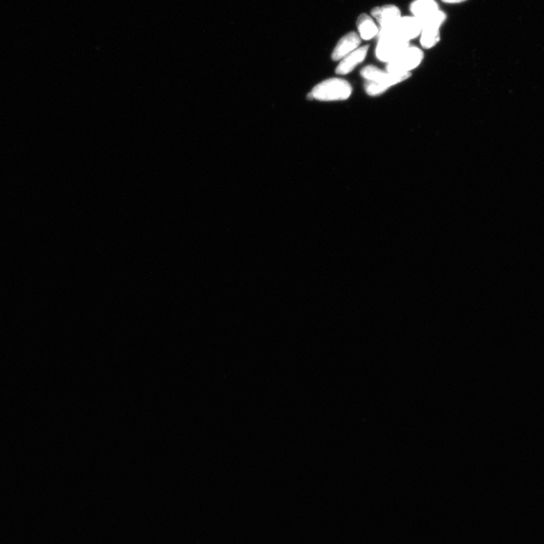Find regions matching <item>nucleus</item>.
I'll use <instances>...</instances> for the list:
<instances>
[{"instance_id": "nucleus-5", "label": "nucleus", "mask_w": 544, "mask_h": 544, "mask_svg": "<svg viewBox=\"0 0 544 544\" xmlns=\"http://www.w3.org/2000/svg\"><path fill=\"white\" fill-rule=\"evenodd\" d=\"M410 46L409 42L387 37L378 40L376 56L380 61L389 63Z\"/></svg>"}, {"instance_id": "nucleus-6", "label": "nucleus", "mask_w": 544, "mask_h": 544, "mask_svg": "<svg viewBox=\"0 0 544 544\" xmlns=\"http://www.w3.org/2000/svg\"><path fill=\"white\" fill-rule=\"evenodd\" d=\"M368 49L369 46L366 45L355 49L346 56L337 66L336 73L339 75L351 73L357 66L364 62L367 56Z\"/></svg>"}, {"instance_id": "nucleus-11", "label": "nucleus", "mask_w": 544, "mask_h": 544, "mask_svg": "<svg viewBox=\"0 0 544 544\" xmlns=\"http://www.w3.org/2000/svg\"><path fill=\"white\" fill-rule=\"evenodd\" d=\"M357 28H358L360 37L364 40H369L377 37L380 29L375 22L366 14H362L357 21Z\"/></svg>"}, {"instance_id": "nucleus-12", "label": "nucleus", "mask_w": 544, "mask_h": 544, "mask_svg": "<svg viewBox=\"0 0 544 544\" xmlns=\"http://www.w3.org/2000/svg\"><path fill=\"white\" fill-rule=\"evenodd\" d=\"M442 2L448 4H457L466 1V0H441Z\"/></svg>"}, {"instance_id": "nucleus-2", "label": "nucleus", "mask_w": 544, "mask_h": 544, "mask_svg": "<svg viewBox=\"0 0 544 544\" xmlns=\"http://www.w3.org/2000/svg\"><path fill=\"white\" fill-rule=\"evenodd\" d=\"M352 92L351 84L339 78H330L314 87L311 94L313 99L321 101H344L350 97Z\"/></svg>"}, {"instance_id": "nucleus-7", "label": "nucleus", "mask_w": 544, "mask_h": 544, "mask_svg": "<svg viewBox=\"0 0 544 544\" xmlns=\"http://www.w3.org/2000/svg\"><path fill=\"white\" fill-rule=\"evenodd\" d=\"M361 44V37L355 32L346 34L338 42L332 53L334 61L342 60L346 56L350 54Z\"/></svg>"}, {"instance_id": "nucleus-9", "label": "nucleus", "mask_w": 544, "mask_h": 544, "mask_svg": "<svg viewBox=\"0 0 544 544\" xmlns=\"http://www.w3.org/2000/svg\"><path fill=\"white\" fill-rule=\"evenodd\" d=\"M411 11L422 23L439 11V8L435 0H415L411 5Z\"/></svg>"}, {"instance_id": "nucleus-1", "label": "nucleus", "mask_w": 544, "mask_h": 544, "mask_svg": "<svg viewBox=\"0 0 544 544\" xmlns=\"http://www.w3.org/2000/svg\"><path fill=\"white\" fill-rule=\"evenodd\" d=\"M361 75L367 80L364 84L365 91L371 96H377L382 94L391 87L407 80L411 74L389 73L382 71L375 66L368 65L363 68Z\"/></svg>"}, {"instance_id": "nucleus-8", "label": "nucleus", "mask_w": 544, "mask_h": 544, "mask_svg": "<svg viewBox=\"0 0 544 544\" xmlns=\"http://www.w3.org/2000/svg\"><path fill=\"white\" fill-rule=\"evenodd\" d=\"M371 15L380 24V28L391 26L401 18V12L393 5L374 8Z\"/></svg>"}, {"instance_id": "nucleus-10", "label": "nucleus", "mask_w": 544, "mask_h": 544, "mask_svg": "<svg viewBox=\"0 0 544 544\" xmlns=\"http://www.w3.org/2000/svg\"><path fill=\"white\" fill-rule=\"evenodd\" d=\"M441 24L429 23L424 24L420 33V44L425 49L434 47L440 39L439 28Z\"/></svg>"}, {"instance_id": "nucleus-4", "label": "nucleus", "mask_w": 544, "mask_h": 544, "mask_svg": "<svg viewBox=\"0 0 544 544\" xmlns=\"http://www.w3.org/2000/svg\"><path fill=\"white\" fill-rule=\"evenodd\" d=\"M423 59L422 50L416 46H409L394 60L387 63L386 71L395 74L410 73L418 67Z\"/></svg>"}, {"instance_id": "nucleus-3", "label": "nucleus", "mask_w": 544, "mask_h": 544, "mask_svg": "<svg viewBox=\"0 0 544 544\" xmlns=\"http://www.w3.org/2000/svg\"><path fill=\"white\" fill-rule=\"evenodd\" d=\"M422 24L414 16L401 17L391 26L380 28L377 35L378 40L393 37L407 42L420 35Z\"/></svg>"}]
</instances>
